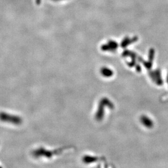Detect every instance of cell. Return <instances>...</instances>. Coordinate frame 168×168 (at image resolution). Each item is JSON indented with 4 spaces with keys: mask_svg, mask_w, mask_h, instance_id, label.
Segmentation results:
<instances>
[{
    "mask_svg": "<svg viewBox=\"0 0 168 168\" xmlns=\"http://www.w3.org/2000/svg\"><path fill=\"white\" fill-rule=\"evenodd\" d=\"M112 72L110 69H107L105 68L101 70V73L102 75L104 76H110L112 75Z\"/></svg>",
    "mask_w": 168,
    "mask_h": 168,
    "instance_id": "obj_2",
    "label": "cell"
},
{
    "mask_svg": "<svg viewBox=\"0 0 168 168\" xmlns=\"http://www.w3.org/2000/svg\"><path fill=\"white\" fill-rule=\"evenodd\" d=\"M141 120L142 121V123H143L144 124V125H145L146 123H147V125H146L147 127H151V126L152 125V122L151 123V121L149 118H148V120H147L148 121H146V117H142L141 118Z\"/></svg>",
    "mask_w": 168,
    "mask_h": 168,
    "instance_id": "obj_3",
    "label": "cell"
},
{
    "mask_svg": "<svg viewBox=\"0 0 168 168\" xmlns=\"http://www.w3.org/2000/svg\"><path fill=\"white\" fill-rule=\"evenodd\" d=\"M0 120L4 122H8L14 124H20L22 120L20 117L15 115H12L9 114L1 113H0Z\"/></svg>",
    "mask_w": 168,
    "mask_h": 168,
    "instance_id": "obj_1",
    "label": "cell"
}]
</instances>
